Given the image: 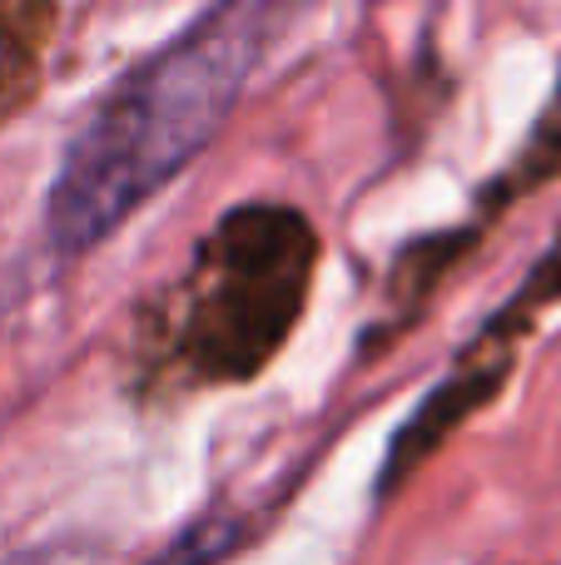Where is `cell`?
I'll return each instance as SVG.
<instances>
[{"mask_svg": "<svg viewBox=\"0 0 561 565\" xmlns=\"http://www.w3.org/2000/svg\"><path fill=\"white\" fill-rule=\"evenodd\" d=\"M278 25L284 15L274 6H214L105 89L50 179L45 238L60 258L95 254L194 164Z\"/></svg>", "mask_w": 561, "mask_h": 565, "instance_id": "obj_1", "label": "cell"}, {"mask_svg": "<svg viewBox=\"0 0 561 565\" xmlns=\"http://www.w3.org/2000/svg\"><path fill=\"white\" fill-rule=\"evenodd\" d=\"M324 238L304 209L248 199L219 214L139 328V372L165 392L254 382L294 338Z\"/></svg>", "mask_w": 561, "mask_h": 565, "instance_id": "obj_2", "label": "cell"}, {"mask_svg": "<svg viewBox=\"0 0 561 565\" xmlns=\"http://www.w3.org/2000/svg\"><path fill=\"white\" fill-rule=\"evenodd\" d=\"M50 25H55V10H35V6L0 10V119L35 95Z\"/></svg>", "mask_w": 561, "mask_h": 565, "instance_id": "obj_3", "label": "cell"}, {"mask_svg": "<svg viewBox=\"0 0 561 565\" xmlns=\"http://www.w3.org/2000/svg\"><path fill=\"white\" fill-rule=\"evenodd\" d=\"M557 169H561V79H557L552 99H547V109L537 115V125H532V135H527L522 154H517V164L507 169V179L487 199H493V209H502V204H512L517 194L537 189L542 179H552Z\"/></svg>", "mask_w": 561, "mask_h": 565, "instance_id": "obj_4", "label": "cell"}, {"mask_svg": "<svg viewBox=\"0 0 561 565\" xmlns=\"http://www.w3.org/2000/svg\"><path fill=\"white\" fill-rule=\"evenodd\" d=\"M234 541H239L234 516H199V521H189L169 546H159L145 565H219Z\"/></svg>", "mask_w": 561, "mask_h": 565, "instance_id": "obj_5", "label": "cell"}, {"mask_svg": "<svg viewBox=\"0 0 561 565\" xmlns=\"http://www.w3.org/2000/svg\"><path fill=\"white\" fill-rule=\"evenodd\" d=\"M547 302H561V228H557L552 248L542 254V264L532 268V278L522 282V292H517V298L497 312L493 328L507 332V338H517V328H527V322L537 318V308H547Z\"/></svg>", "mask_w": 561, "mask_h": 565, "instance_id": "obj_6", "label": "cell"}]
</instances>
